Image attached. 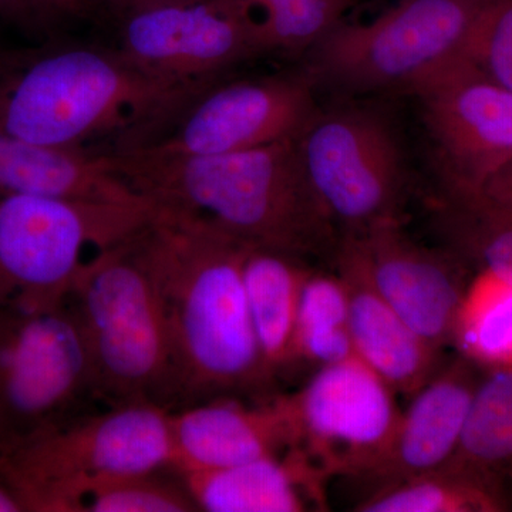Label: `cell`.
Segmentation results:
<instances>
[{"mask_svg":"<svg viewBox=\"0 0 512 512\" xmlns=\"http://www.w3.org/2000/svg\"><path fill=\"white\" fill-rule=\"evenodd\" d=\"M431 211L434 228L448 251L478 271L512 281V208L481 195L437 192Z\"/></svg>","mask_w":512,"mask_h":512,"instance_id":"cell-21","label":"cell"},{"mask_svg":"<svg viewBox=\"0 0 512 512\" xmlns=\"http://www.w3.org/2000/svg\"><path fill=\"white\" fill-rule=\"evenodd\" d=\"M349 299L350 336L355 357L396 393L412 397L443 365L433 348L380 295L348 242L339 237L333 254Z\"/></svg>","mask_w":512,"mask_h":512,"instance_id":"cell-17","label":"cell"},{"mask_svg":"<svg viewBox=\"0 0 512 512\" xmlns=\"http://www.w3.org/2000/svg\"><path fill=\"white\" fill-rule=\"evenodd\" d=\"M170 416V407L136 402L72 417L0 458V477L25 512H84L97 484L173 468Z\"/></svg>","mask_w":512,"mask_h":512,"instance_id":"cell-5","label":"cell"},{"mask_svg":"<svg viewBox=\"0 0 512 512\" xmlns=\"http://www.w3.org/2000/svg\"><path fill=\"white\" fill-rule=\"evenodd\" d=\"M295 141L306 178L340 235L402 221L403 153L382 113L362 106L318 109Z\"/></svg>","mask_w":512,"mask_h":512,"instance_id":"cell-8","label":"cell"},{"mask_svg":"<svg viewBox=\"0 0 512 512\" xmlns=\"http://www.w3.org/2000/svg\"><path fill=\"white\" fill-rule=\"evenodd\" d=\"M481 197L493 201L495 204L512 208V157L508 163L491 178L490 183L485 185Z\"/></svg>","mask_w":512,"mask_h":512,"instance_id":"cell-30","label":"cell"},{"mask_svg":"<svg viewBox=\"0 0 512 512\" xmlns=\"http://www.w3.org/2000/svg\"><path fill=\"white\" fill-rule=\"evenodd\" d=\"M205 86L151 76L114 45L59 36L8 47L0 49V134L99 154L136 150Z\"/></svg>","mask_w":512,"mask_h":512,"instance_id":"cell-1","label":"cell"},{"mask_svg":"<svg viewBox=\"0 0 512 512\" xmlns=\"http://www.w3.org/2000/svg\"><path fill=\"white\" fill-rule=\"evenodd\" d=\"M467 62L512 93V0H487L468 46Z\"/></svg>","mask_w":512,"mask_h":512,"instance_id":"cell-28","label":"cell"},{"mask_svg":"<svg viewBox=\"0 0 512 512\" xmlns=\"http://www.w3.org/2000/svg\"><path fill=\"white\" fill-rule=\"evenodd\" d=\"M451 343L477 366L512 367V281L478 271L468 282Z\"/></svg>","mask_w":512,"mask_h":512,"instance_id":"cell-25","label":"cell"},{"mask_svg":"<svg viewBox=\"0 0 512 512\" xmlns=\"http://www.w3.org/2000/svg\"><path fill=\"white\" fill-rule=\"evenodd\" d=\"M180 476L198 511L301 512L326 507V478L295 447L281 456Z\"/></svg>","mask_w":512,"mask_h":512,"instance_id":"cell-18","label":"cell"},{"mask_svg":"<svg viewBox=\"0 0 512 512\" xmlns=\"http://www.w3.org/2000/svg\"><path fill=\"white\" fill-rule=\"evenodd\" d=\"M160 2H164V0H93L96 13L101 10L111 20H114V23L127 16L128 13L157 5Z\"/></svg>","mask_w":512,"mask_h":512,"instance_id":"cell-31","label":"cell"},{"mask_svg":"<svg viewBox=\"0 0 512 512\" xmlns=\"http://www.w3.org/2000/svg\"><path fill=\"white\" fill-rule=\"evenodd\" d=\"M143 228L86 259L67 306L86 349L93 396L111 406L148 402L173 409V350Z\"/></svg>","mask_w":512,"mask_h":512,"instance_id":"cell-4","label":"cell"},{"mask_svg":"<svg viewBox=\"0 0 512 512\" xmlns=\"http://www.w3.org/2000/svg\"><path fill=\"white\" fill-rule=\"evenodd\" d=\"M247 2L251 8H256V6L266 5V3L279 2V0H247Z\"/></svg>","mask_w":512,"mask_h":512,"instance_id":"cell-33","label":"cell"},{"mask_svg":"<svg viewBox=\"0 0 512 512\" xmlns=\"http://www.w3.org/2000/svg\"><path fill=\"white\" fill-rule=\"evenodd\" d=\"M340 238L355 251L380 295L421 339L439 350L451 343L470 282L457 255L423 247L404 232L402 221Z\"/></svg>","mask_w":512,"mask_h":512,"instance_id":"cell-14","label":"cell"},{"mask_svg":"<svg viewBox=\"0 0 512 512\" xmlns=\"http://www.w3.org/2000/svg\"><path fill=\"white\" fill-rule=\"evenodd\" d=\"M350 0H279L251 8L259 56L308 52L342 22Z\"/></svg>","mask_w":512,"mask_h":512,"instance_id":"cell-26","label":"cell"},{"mask_svg":"<svg viewBox=\"0 0 512 512\" xmlns=\"http://www.w3.org/2000/svg\"><path fill=\"white\" fill-rule=\"evenodd\" d=\"M94 13L93 0H0V19L42 40L64 36Z\"/></svg>","mask_w":512,"mask_h":512,"instance_id":"cell-29","label":"cell"},{"mask_svg":"<svg viewBox=\"0 0 512 512\" xmlns=\"http://www.w3.org/2000/svg\"><path fill=\"white\" fill-rule=\"evenodd\" d=\"M295 138L217 156H107L160 210L207 222L256 247L333 258L340 234L306 178Z\"/></svg>","mask_w":512,"mask_h":512,"instance_id":"cell-3","label":"cell"},{"mask_svg":"<svg viewBox=\"0 0 512 512\" xmlns=\"http://www.w3.org/2000/svg\"><path fill=\"white\" fill-rule=\"evenodd\" d=\"M510 508L498 481L441 466L377 488L357 512H501Z\"/></svg>","mask_w":512,"mask_h":512,"instance_id":"cell-22","label":"cell"},{"mask_svg":"<svg viewBox=\"0 0 512 512\" xmlns=\"http://www.w3.org/2000/svg\"><path fill=\"white\" fill-rule=\"evenodd\" d=\"M444 466L498 483L512 468V367L480 379L456 453Z\"/></svg>","mask_w":512,"mask_h":512,"instance_id":"cell-23","label":"cell"},{"mask_svg":"<svg viewBox=\"0 0 512 512\" xmlns=\"http://www.w3.org/2000/svg\"><path fill=\"white\" fill-rule=\"evenodd\" d=\"M0 194L151 204L121 177L107 154L30 143L3 134H0Z\"/></svg>","mask_w":512,"mask_h":512,"instance_id":"cell-19","label":"cell"},{"mask_svg":"<svg viewBox=\"0 0 512 512\" xmlns=\"http://www.w3.org/2000/svg\"><path fill=\"white\" fill-rule=\"evenodd\" d=\"M194 498L174 468L111 478L87 494L84 512H195Z\"/></svg>","mask_w":512,"mask_h":512,"instance_id":"cell-27","label":"cell"},{"mask_svg":"<svg viewBox=\"0 0 512 512\" xmlns=\"http://www.w3.org/2000/svg\"><path fill=\"white\" fill-rule=\"evenodd\" d=\"M86 394L89 360L67 302L0 308V458L72 419Z\"/></svg>","mask_w":512,"mask_h":512,"instance_id":"cell-9","label":"cell"},{"mask_svg":"<svg viewBox=\"0 0 512 512\" xmlns=\"http://www.w3.org/2000/svg\"><path fill=\"white\" fill-rule=\"evenodd\" d=\"M412 96L421 107L440 194H481L512 157V93L466 60Z\"/></svg>","mask_w":512,"mask_h":512,"instance_id":"cell-13","label":"cell"},{"mask_svg":"<svg viewBox=\"0 0 512 512\" xmlns=\"http://www.w3.org/2000/svg\"><path fill=\"white\" fill-rule=\"evenodd\" d=\"M170 426L178 473L281 456L295 444L285 394L258 404L235 396L212 397L171 409Z\"/></svg>","mask_w":512,"mask_h":512,"instance_id":"cell-15","label":"cell"},{"mask_svg":"<svg viewBox=\"0 0 512 512\" xmlns=\"http://www.w3.org/2000/svg\"><path fill=\"white\" fill-rule=\"evenodd\" d=\"M355 357L350 336L349 299L338 272H309L303 284L292 365H335Z\"/></svg>","mask_w":512,"mask_h":512,"instance_id":"cell-24","label":"cell"},{"mask_svg":"<svg viewBox=\"0 0 512 512\" xmlns=\"http://www.w3.org/2000/svg\"><path fill=\"white\" fill-rule=\"evenodd\" d=\"M0 512H25L15 491L0 477Z\"/></svg>","mask_w":512,"mask_h":512,"instance_id":"cell-32","label":"cell"},{"mask_svg":"<svg viewBox=\"0 0 512 512\" xmlns=\"http://www.w3.org/2000/svg\"><path fill=\"white\" fill-rule=\"evenodd\" d=\"M311 271L302 256L281 249L251 245L245 255L249 316L265 365L274 377L292 365L299 301Z\"/></svg>","mask_w":512,"mask_h":512,"instance_id":"cell-20","label":"cell"},{"mask_svg":"<svg viewBox=\"0 0 512 512\" xmlns=\"http://www.w3.org/2000/svg\"><path fill=\"white\" fill-rule=\"evenodd\" d=\"M156 212L153 204L0 194V308L66 303L87 252L134 234Z\"/></svg>","mask_w":512,"mask_h":512,"instance_id":"cell-7","label":"cell"},{"mask_svg":"<svg viewBox=\"0 0 512 512\" xmlns=\"http://www.w3.org/2000/svg\"><path fill=\"white\" fill-rule=\"evenodd\" d=\"M487 0H399L366 23L340 22L308 50L313 84L352 93L412 94L466 62Z\"/></svg>","mask_w":512,"mask_h":512,"instance_id":"cell-6","label":"cell"},{"mask_svg":"<svg viewBox=\"0 0 512 512\" xmlns=\"http://www.w3.org/2000/svg\"><path fill=\"white\" fill-rule=\"evenodd\" d=\"M285 400L293 447L326 480L365 478L386 454L402 413L392 387L357 357L319 367Z\"/></svg>","mask_w":512,"mask_h":512,"instance_id":"cell-10","label":"cell"},{"mask_svg":"<svg viewBox=\"0 0 512 512\" xmlns=\"http://www.w3.org/2000/svg\"><path fill=\"white\" fill-rule=\"evenodd\" d=\"M141 241L167 319L178 407L264 393L274 376L249 316L244 259L251 245L160 208Z\"/></svg>","mask_w":512,"mask_h":512,"instance_id":"cell-2","label":"cell"},{"mask_svg":"<svg viewBox=\"0 0 512 512\" xmlns=\"http://www.w3.org/2000/svg\"><path fill=\"white\" fill-rule=\"evenodd\" d=\"M117 49L144 72L205 86L259 57L247 0H164L117 20Z\"/></svg>","mask_w":512,"mask_h":512,"instance_id":"cell-12","label":"cell"},{"mask_svg":"<svg viewBox=\"0 0 512 512\" xmlns=\"http://www.w3.org/2000/svg\"><path fill=\"white\" fill-rule=\"evenodd\" d=\"M477 367L461 355L441 365L400 413L392 443L366 478L382 488L448 463L460 443L468 407L480 382Z\"/></svg>","mask_w":512,"mask_h":512,"instance_id":"cell-16","label":"cell"},{"mask_svg":"<svg viewBox=\"0 0 512 512\" xmlns=\"http://www.w3.org/2000/svg\"><path fill=\"white\" fill-rule=\"evenodd\" d=\"M318 110L311 77L281 73L202 87L147 146L153 156H217L298 137Z\"/></svg>","mask_w":512,"mask_h":512,"instance_id":"cell-11","label":"cell"}]
</instances>
